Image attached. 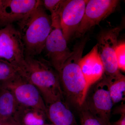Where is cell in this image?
I'll return each mask as SVG.
<instances>
[{"mask_svg":"<svg viewBox=\"0 0 125 125\" xmlns=\"http://www.w3.org/2000/svg\"><path fill=\"white\" fill-rule=\"evenodd\" d=\"M120 27L102 32L98 38L99 54L104 67V74L114 76L120 73L116 57L115 51L118 45L117 39L121 30Z\"/></svg>","mask_w":125,"mask_h":125,"instance_id":"8","label":"cell"},{"mask_svg":"<svg viewBox=\"0 0 125 125\" xmlns=\"http://www.w3.org/2000/svg\"><path fill=\"white\" fill-rule=\"evenodd\" d=\"M42 3L39 0H3L0 23L11 24L22 19Z\"/></svg>","mask_w":125,"mask_h":125,"instance_id":"11","label":"cell"},{"mask_svg":"<svg viewBox=\"0 0 125 125\" xmlns=\"http://www.w3.org/2000/svg\"><path fill=\"white\" fill-rule=\"evenodd\" d=\"M85 43L86 40H83L74 46L72 54L59 73L64 97H65L69 102L80 108L87 95L86 82L79 65Z\"/></svg>","mask_w":125,"mask_h":125,"instance_id":"3","label":"cell"},{"mask_svg":"<svg viewBox=\"0 0 125 125\" xmlns=\"http://www.w3.org/2000/svg\"><path fill=\"white\" fill-rule=\"evenodd\" d=\"M88 1L65 0L59 16L61 28L67 42L77 31L83 20Z\"/></svg>","mask_w":125,"mask_h":125,"instance_id":"10","label":"cell"},{"mask_svg":"<svg viewBox=\"0 0 125 125\" xmlns=\"http://www.w3.org/2000/svg\"><path fill=\"white\" fill-rule=\"evenodd\" d=\"M105 75L107 80L109 93L114 105L125 101V75L121 73L114 76Z\"/></svg>","mask_w":125,"mask_h":125,"instance_id":"16","label":"cell"},{"mask_svg":"<svg viewBox=\"0 0 125 125\" xmlns=\"http://www.w3.org/2000/svg\"><path fill=\"white\" fill-rule=\"evenodd\" d=\"M112 112L115 115H125V104L123 103H122L120 105L117 106L112 110Z\"/></svg>","mask_w":125,"mask_h":125,"instance_id":"21","label":"cell"},{"mask_svg":"<svg viewBox=\"0 0 125 125\" xmlns=\"http://www.w3.org/2000/svg\"><path fill=\"white\" fill-rule=\"evenodd\" d=\"M79 65L86 82V91L88 94L90 87L102 79L104 73L97 44L94 47L89 53L82 57Z\"/></svg>","mask_w":125,"mask_h":125,"instance_id":"12","label":"cell"},{"mask_svg":"<svg viewBox=\"0 0 125 125\" xmlns=\"http://www.w3.org/2000/svg\"><path fill=\"white\" fill-rule=\"evenodd\" d=\"M111 125H125V115H120V118L116 121L111 123Z\"/></svg>","mask_w":125,"mask_h":125,"instance_id":"22","label":"cell"},{"mask_svg":"<svg viewBox=\"0 0 125 125\" xmlns=\"http://www.w3.org/2000/svg\"><path fill=\"white\" fill-rule=\"evenodd\" d=\"M45 125H53V124H47V123H46V124Z\"/></svg>","mask_w":125,"mask_h":125,"instance_id":"25","label":"cell"},{"mask_svg":"<svg viewBox=\"0 0 125 125\" xmlns=\"http://www.w3.org/2000/svg\"><path fill=\"white\" fill-rule=\"evenodd\" d=\"M116 57L119 70L125 71V43H122L117 45L116 49Z\"/></svg>","mask_w":125,"mask_h":125,"instance_id":"20","label":"cell"},{"mask_svg":"<svg viewBox=\"0 0 125 125\" xmlns=\"http://www.w3.org/2000/svg\"><path fill=\"white\" fill-rule=\"evenodd\" d=\"M0 85L12 93L20 105L46 113V105L39 90L20 72Z\"/></svg>","mask_w":125,"mask_h":125,"instance_id":"4","label":"cell"},{"mask_svg":"<svg viewBox=\"0 0 125 125\" xmlns=\"http://www.w3.org/2000/svg\"><path fill=\"white\" fill-rule=\"evenodd\" d=\"M0 125H18L14 121L0 120Z\"/></svg>","mask_w":125,"mask_h":125,"instance_id":"23","label":"cell"},{"mask_svg":"<svg viewBox=\"0 0 125 125\" xmlns=\"http://www.w3.org/2000/svg\"><path fill=\"white\" fill-rule=\"evenodd\" d=\"M25 56H36L42 53L51 32L52 22L42 2L18 22Z\"/></svg>","mask_w":125,"mask_h":125,"instance_id":"2","label":"cell"},{"mask_svg":"<svg viewBox=\"0 0 125 125\" xmlns=\"http://www.w3.org/2000/svg\"><path fill=\"white\" fill-rule=\"evenodd\" d=\"M19 72V67L0 59V83L9 80Z\"/></svg>","mask_w":125,"mask_h":125,"instance_id":"17","label":"cell"},{"mask_svg":"<svg viewBox=\"0 0 125 125\" xmlns=\"http://www.w3.org/2000/svg\"><path fill=\"white\" fill-rule=\"evenodd\" d=\"M51 18V30L44 49H46L49 62L59 73L65 62L71 55L72 51L67 47V41L63 36L60 25V17Z\"/></svg>","mask_w":125,"mask_h":125,"instance_id":"5","label":"cell"},{"mask_svg":"<svg viewBox=\"0 0 125 125\" xmlns=\"http://www.w3.org/2000/svg\"><path fill=\"white\" fill-rule=\"evenodd\" d=\"M119 2L117 0H88L83 20L75 33L76 37H82L92 27L99 24L114 11Z\"/></svg>","mask_w":125,"mask_h":125,"instance_id":"9","label":"cell"},{"mask_svg":"<svg viewBox=\"0 0 125 125\" xmlns=\"http://www.w3.org/2000/svg\"><path fill=\"white\" fill-rule=\"evenodd\" d=\"M97 82L91 96L85 99L82 106L105 123L111 125L110 117L114 105L104 74Z\"/></svg>","mask_w":125,"mask_h":125,"instance_id":"7","label":"cell"},{"mask_svg":"<svg viewBox=\"0 0 125 125\" xmlns=\"http://www.w3.org/2000/svg\"><path fill=\"white\" fill-rule=\"evenodd\" d=\"M65 1V0H44L42 1L43 7L51 12V18L59 16Z\"/></svg>","mask_w":125,"mask_h":125,"instance_id":"19","label":"cell"},{"mask_svg":"<svg viewBox=\"0 0 125 125\" xmlns=\"http://www.w3.org/2000/svg\"><path fill=\"white\" fill-rule=\"evenodd\" d=\"M81 108L82 109L80 114L81 125H111L92 114L83 106Z\"/></svg>","mask_w":125,"mask_h":125,"instance_id":"18","label":"cell"},{"mask_svg":"<svg viewBox=\"0 0 125 125\" xmlns=\"http://www.w3.org/2000/svg\"><path fill=\"white\" fill-rule=\"evenodd\" d=\"M47 118L54 125H78L67 103L58 100L47 106Z\"/></svg>","mask_w":125,"mask_h":125,"instance_id":"13","label":"cell"},{"mask_svg":"<svg viewBox=\"0 0 125 125\" xmlns=\"http://www.w3.org/2000/svg\"><path fill=\"white\" fill-rule=\"evenodd\" d=\"M2 2H3V0H0V10L2 7Z\"/></svg>","mask_w":125,"mask_h":125,"instance_id":"24","label":"cell"},{"mask_svg":"<svg viewBox=\"0 0 125 125\" xmlns=\"http://www.w3.org/2000/svg\"><path fill=\"white\" fill-rule=\"evenodd\" d=\"M47 118L45 112L20 105L13 121L18 125H45Z\"/></svg>","mask_w":125,"mask_h":125,"instance_id":"14","label":"cell"},{"mask_svg":"<svg viewBox=\"0 0 125 125\" xmlns=\"http://www.w3.org/2000/svg\"><path fill=\"white\" fill-rule=\"evenodd\" d=\"M24 46L19 31L13 25L0 29V59L19 67L25 57Z\"/></svg>","mask_w":125,"mask_h":125,"instance_id":"6","label":"cell"},{"mask_svg":"<svg viewBox=\"0 0 125 125\" xmlns=\"http://www.w3.org/2000/svg\"><path fill=\"white\" fill-rule=\"evenodd\" d=\"M19 106L12 93L0 85V120L13 121Z\"/></svg>","mask_w":125,"mask_h":125,"instance_id":"15","label":"cell"},{"mask_svg":"<svg viewBox=\"0 0 125 125\" xmlns=\"http://www.w3.org/2000/svg\"><path fill=\"white\" fill-rule=\"evenodd\" d=\"M19 72L38 89L46 106L64 100L59 73L48 61L36 56H25Z\"/></svg>","mask_w":125,"mask_h":125,"instance_id":"1","label":"cell"}]
</instances>
